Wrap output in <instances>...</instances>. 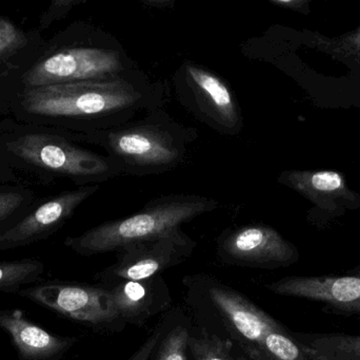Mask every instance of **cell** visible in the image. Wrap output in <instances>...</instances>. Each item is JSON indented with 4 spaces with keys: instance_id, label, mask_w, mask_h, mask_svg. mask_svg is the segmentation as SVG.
Listing matches in <instances>:
<instances>
[{
    "instance_id": "obj_6",
    "label": "cell",
    "mask_w": 360,
    "mask_h": 360,
    "mask_svg": "<svg viewBox=\"0 0 360 360\" xmlns=\"http://www.w3.org/2000/svg\"><path fill=\"white\" fill-rule=\"evenodd\" d=\"M17 295L79 323L98 334L124 331L109 290L98 285L65 280L41 281L21 290Z\"/></svg>"
},
{
    "instance_id": "obj_28",
    "label": "cell",
    "mask_w": 360,
    "mask_h": 360,
    "mask_svg": "<svg viewBox=\"0 0 360 360\" xmlns=\"http://www.w3.org/2000/svg\"><path fill=\"white\" fill-rule=\"evenodd\" d=\"M309 359L310 360H328L323 359V357H319V356H313V355H308Z\"/></svg>"
},
{
    "instance_id": "obj_2",
    "label": "cell",
    "mask_w": 360,
    "mask_h": 360,
    "mask_svg": "<svg viewBox=\"0 0 360 360\" xmlns=\"http://www.w3.org/2000/svg\"><path fill=\"white\" fill-rule=\"evenodd\" d=\"M197 137L196 129L180 124L164 108L141 120L82 135V139L103 148L122 175L139 178L174 170L186 161Z\"/></svg>"
},
{
    "instance_id": "obj_12",
    "label": "cell",
    "mask_w": 360,
    "mask_h": 360,
    "mask_svg": "<svg viewBox=\"0 0 360 360\" xmlns=\"http://www.w3.org/2000/svg\"><path fill=\"white\" fill-rule=\"evenodd\" d=\"M99 188L98 184L82 186L46 201L20 221L0 232V251L27 247L52 236Z\"/></svg>"
},
{
    "instance_id": "obj_1",
    "label": "cell",
    "mask_w": 360,
    "mask_h": 360,
    "mask_svg": "<svg viewBox=\"0 0 360 360\" xmlns=\"http://www.w3.org/2000/svg\"><path fill=\"white\" fill-rule=\"evenodd\" d=\"M164 101L162 85L139 69L109 80L27 88L22 97L30 113L61 118L84 133L126 124L141 112L162 108Z\"/></svg>"
},
{
    "instance_id": "obj_10",
    "label": "cell",
    "mask_w": 360,
    "mask_h": 360,
    "mask_svg": "<svg viewBox=\"0 0 360 360\" xmlns=\"http://www.w3.org/2000/svg\"><path fill=\"white\" fill-rule=\"evenodd\" d=\"M216 249L222 263L241 268L275 270L300 260L297 247L266 224L228 228L216 238Z\"/></svg>"
},
{
    "instance_id": "obj_11",
    "label": "cell",
    "mask_w": 360,
    "mask_h": 360,
    "mask_svg": "<svg viewBox=\"0 0 360 360\" xmlns=\"http://www.w3.org/2000/svg\"><path fill=\"white\" fill-rule=\"evenodd\" d=\"M271 293L323 304V312L360 319V266L342 274L289 276L264 285Z\"/></svg>"
},
{
    "instance_id": "obj_16",
    "label": "cell",
    "mask_w": 360,
    "mask_h": 360,
    "mask_svg": "<svg viewBox=\"0 0 360 360\" xmlns=\"http://www.w3.org/2000/svg\"><path fill=\"white\" fill-rule=\"evenodd\" d=\"M308 355L328 360H360V334L293 333Z\"/></svg>"
},
{
    "instance_id": "obj_23",
    "label": "cell",
    "mask_w": 360,
    "mask_h": 360,
    "mask_svg": "<svg viewBox=\"0 0 360 360\" xmlns=\"http://www.w3.org/2000/svg\"><path fill=\"white\" fill-rule=\"evenodd\" d=\"M329 42H323V44H327L328 50L334 51L338 53L346 55V56L356 57L360 59V25L355 31L350 32L342 37L336 38V39H325Z\"/></svg>"
},
{
    "instance_id": "obj_7",
    "label": "cell",
    "mask_w": 360,
    "mask_h": 360,
    "mask_svg": "<svg viewBox=\"0 0 360 360\" xmlns=\"http://www.w3.org/2000/svg\"><path fill=\"white\" fill-rule=\"evenodd\" d=\"M179 104L216 132L236 137L243 131L240 105L230 85L215 72L186 61L173 76Z\"/></svg>"
},
{
    "instance_id": "obj_26",
    "label": "cell",
    "mask_w": 360,
    "mask_h": 360,
    "mask_svg": "<svg viewBox=\"0 0 360 360\" xmlns=\"http://www.w3.org/2000/svg\"><path fill=\"white\" fill-rule=\"evenodd\" d=\"M271 4L275 6H281L283 8H290L292 11L302 13V14H309L310 13V0H270Z\"/></svg>"
},
{
    "instance_id": "obj_27",
    "label": "cell",
    "mask_w": 360,
    "mask_h": 360,
    "mask_svg": "<svg viewBox=\"0 0 360 360\" xmlns=\"http://www.w3.org/2000/svg\"><path fill=\"white\" fill-rule=\"evenodd\" d=\"M141 4H145L149 8H173L175 4V0H143Z\"/></svg>"
},
{
    "instance_id": "obj_14",
    "label": "cell",
    "mask_w": 360,
    "mask_h": 360,
    "mask_svg": "<svg viewBox=\"0 0 360 360\" xmlns=\"http://www.w3.org/2000/svg\"><path fill=\"white\" fill-rule=\"evenodd\" d=\"M108 290L126 325L143 327L156 315L172 308V295L162 275L143 280L124 281Z\"/></svg>"
},
{
    "instance_id": "obj_25",
    "label": "cell",
    "mask_w": 360,
    "mask_h": 360,
    "mask_svg": "<svg viewBox=\"0 0 360 360\" xmlns=\"http://www.w3.org/2000/svg\"><path fill=\"white\" fill-rule=\"evenodd\" d=\"M22 194L19 192H0V224L14 215L23 204Z\"/></svg>"
},
{
    "instance_id": "obj_22",
    "label": "cell",
    "mask_w": 360,
    "mask_h": 360,
    "mask_svg": "<svg viewBox=\"0 0 360 360\" xmlns=\"http://www.w3.org/2000/svg\"><path fill=\"white\" fill-rule=\"evenodd\" d=\"M177 309L169 312L166 316L162 317V321L158 323L155 328L152 330L149 337L143 342V346L132 355L128 360H151L152 354L155 350L156 346L160 342V338L162 337L167 330L170 328L176 317Z\"/></svg>"
},
{
    "instance_id": "obj_9",
    "label": "cell",
    "mask_w": 360,
    "mask_h": 360,
    "mask_svg": "<svg viewBox=\"0 0 360 360\" xmlns=\"http://www.w3.org/2000/svg\"><path fill=\"white\" fill-rule=\"evenodd\" d=\"M197 242L184 230L126 245L116 251V261L94 276L96 285L110 289L124 281L162 275L192 256Z\"/></svg>"
},
{
    "instance_id": "obj_5",
    "label": "cell",
    "mask_w": 360,
    "mask_h": 360,
    "mask_svg": "<svg viewBox=\"0 0 360 360\" xmlns=\"http://www.w3.org/2000/svg\"><path fill=\"white\" fill-rule=\"evenodd\" d=\"M139 68L115 36L90 27L75 42L39 59L23 75L27 88L118 77Z\"/></svg>"
},
{
    "instance_id": "obj_20",
    "label": "cell",
    "mask_w": 360,
    "mask_h": 360,
    "mask_svg": "<svg viewBox=\"0 0 360 360\" xmlns=\"http://www.w3.org/2000/svg\"><path fill=\"white\" fill-rule=\"evenodd\" d=\"M190 360H235L233 346L207 335L193 325L188 340Z\"/></svg>"
},
{
    "instance_id": "obj_4",
    "label": "cell",
    "mask_w": 360,
    "mask_h": 360,
    "mask_svg": "<svg viewBox=\"0 0 360 360\" xmlns=\"http://www.w3.org/2000/svg\"><path fill=\"white\" fill-rule=\"evenodd\" d=\"M218 205V201L199 194L160 196L129 217L68 237L65 245L82 257L112 253L132 243L179 232L184 224L215 211Z\"/></svg>"
},
{
    "instance_id": "obj_19",
    "label": "cell",
    "mask_w": 360,
    "mask_h": 360,
    "mask_svg": "<svg viewBox=\"0 0 360 360\" xmlns=\"http://www.w3.org/2000/svg\"><path fill=\"white\" fill-rule=\"evenodd\" d=\"M253 360H310L306 349L287 328L270 332L262 338Z\"/></svg>"
},
{
    "instance_id": "obj_15",
    "label": "cell",
    "mask_w": 360,
    "mask_h": 360,
    "mask_svg": "<svg viewBox=\"0 0 360 360\" xmlns=\"http://www.w3.org/2000/svg\"><path fill=\"white\" fill-rule=\"evenodd\" d=\"M279 183L297 192L323 211L336 213L340 207H355L356 194L349 190L346 177L332 170H285Z\"/></svg>"
},
{
    "instance_id": "obj_3",
    "label": "cell",
    "mask_w": 360,
    "mask_h": 360,
    "mask_svg": "<svg viewBox=\"0 0 360 360\" xmlns=\"http://www.w3.org/2000/svg\"><path fill=\"white\" fill-rule=\"evenodd\" d=\"M182 285L193 325L228 342L250 360L255 359L266 334L285 328L249 298L211 275H188L182 278Z\"/></svg>"
},
{
    "instance_id": "obj_21",
    "label": "cell",
    "mask_w": 360,
    "mask_h": 360,
    "mask_svg": "<svg viewBox=\"0 0 360 360\" xmlns=\"http://www.w3.org/2000/svg\"><path fill=\"white\" fill-rule=\"evenodd\" d=\"M25 32L8 18L0 16V61L14 55L27 44Z\"/></svg>"
},
{
    "instance_id": "obj_8",
    "label": "cell",
    "mask_w": 360,
    "mask_h": 360,
    "mask_svg": "<svg viewBox=\"0 0 360 360\" xmlns=\"http://www.w3.org/2000/svg\"><path fill=\"white\" fill-rule=\"evenodd\" d=\"M8 149L29 164L93 185L122 175L120 167L105 154L74 145L65 137L25 135L8 144Z\"/></svg>"
},
{
    "instance_id": "obj_13",
    "label": "cell",
    "mask_w": 360,
    "mask_h": 360,
    "mask_svg": "<svg viewBox=\"0 0 360 360\" xmlns=\"http://www.w3.org/2000/svg\"><path fill=\"white\" fill-rule=\"evenodd\" d=\"M0 329L10 336L19 360H61L79 340L46 331L18 309H0Z\"/></svg>"
},
{
    "instance_id": "obj_24",
    "label": "cell",
    "mask_w": 360,
    "mask_h": 360,
    "mask_svg": "<svg viewBox=\"0 0 360 360\" xmlns=\"http://www.w3.org/2000/svg\"><path fill=\"white\" fill-rule=\"evenodd\" d=\"M86 0H53L48 10L40 18V27L46 29L50 27L57 19L63 18L69 14L70 11L78 4H84Z\"/></svg>"
},
{
    "instance_id": "obj_18",
    "label": "cell",
    "mask_w": 360,
    "mask_h": 360,
    "mask_svg": "<svg viewBox=\"0 0 360 360\" xmlns=\"http://www.w3.org/2000/svg\"><path fill=\"white\" fill-rule=\"evenodd\" d=\"M192 325L191 317L177 308L176 317L160 338L151 360H190L188 340Z\"/></svg>"
},
{
    "instance_id": "obj_17",
    "label": "cell",
    "mask_w": 360,
    "mask_h": 360,
    "mask_svg": "<svg viewBox=\"0 0 360 360\" xmlns=\"http://www.w3.org/2000/svg\"><path fill=\"white\" fill-rule=\"evenodd\" d=\"M44 262L34 258L0 262V293L18 294L22 287L41 283Z\"/></svg>"
}]
</instances>
